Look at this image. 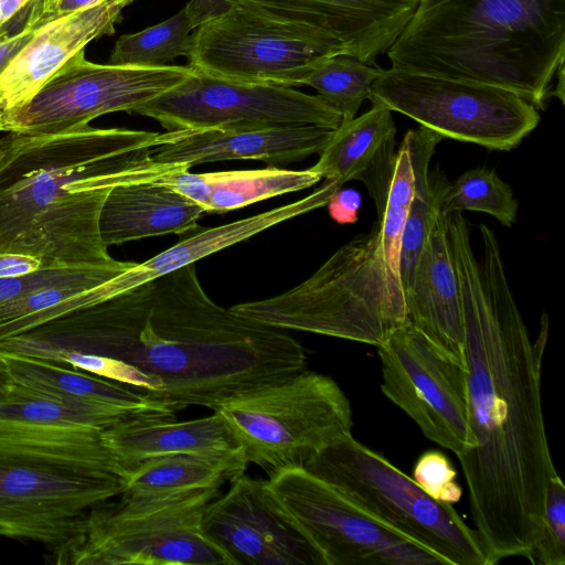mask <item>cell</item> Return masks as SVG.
<instances>
[{
	"label": "cell",
	"instance_id": "6da1fadb",
	"mask_svg": "<svg viewBox=\"0 0 565 565\" xmlns=\"http://www.w3.org/2000/svg\"><path fill=\"white\" fill-rule=\"evenodd\" d=\"M17 350L120 383L175 413L214 412L307 365L285 330L214 302L194 264L30 328Z\"/></svg>",
	"mask_w": 565,
	"mask_h": 565
},
{
	"label": "cell",
	"instance_id": "7a4b0ae2",
	"mask_svg": "<svg viewBox=\"0 0 565 565\" xmlns=\"http://www.w3.org/2000/svg\"><path fill=\"white\" fill-rule=\"evenodd\" d=\"M459 279L469 423L475 445L456 456L476 531L493 565L526 557L540 539L546 490L557 475L545 429L542 365L548 338L543 315L531 340L509 287L499 242L481 224L476 257L461 212L445 216Z\"/></svg>",
	"mask_w": 565,
	"mask_h": 565
},
{
	"label": "cell",
	"instance_id": "3957f363",
	"mask_svg": "<svg viewBox=\"0 0 565 565\" xmlns=\"http://www.w3.org/2000/svg\"><path fill=\"white\" fill-rule=\"evenodd\" d=\"M158 132L85 125L0 139V253L40 256L53 268L118 267L99 232L109 191L190 170L156 161Z\"/></svg>",
	"mask_w": 565,
	"mask_h": 565
},
{
	"label": "cell",
	"instance_id": "277c9868",
	"mask_svg": "<svg viewBox=\"0 0 565 565\" xmlns=\"http://www.w3.org/2000/svg\"><path fill=\"white\" fill-rule=\"evenodd\" d=\"M392 68L484 83L544 108L565 56V0H418Z\"/></svg>",
	"mask_w": 565,
	"mask_h": 565
},
{
	"label": "cell",
	"instance_id": "5b68a950",
	"mask_svg": "<svg viewBox=\"0 0 565 565\" xmlns=\"http://www.w3.org/2000/svg\"><path fill=\"white\" fill-rule=\"evenodd\" d=\"M414 192L408 145L394 153L377 220L335 250L310 277L269 298L234 305L248 319L280 329L381 345L408 322L401 280L404 224Z\"/></svg>",
	"mask_w": 565,
	"mask_h": 565
},
{
	"label": "cell",
	"instance_id": "8992f818",
	"mask_svg": "<svg viewBox=\"0 0 565 565\" xmlns=\"http://www.w3.org/2000/svg\"><path fill=\"white\" fill-rule=\"evenodd\" d=\"M221 487L153 497L120 494L93 507L85 530L54 550L57 564L234 565L203 531L206 505Z\"/></svg>",
	"mask_w": 565,
	"mask_h": 565
},
{
	"label": "cell",
	"instance_id": "52a82bcc",
	"mask_svg": "<svg viewBox=\"0 0 565 565\" xmlns=\"http://www.w3.org/2000/svg\"><path fill=\"white\" fill-rule=\"evenodd\" d=\"M303 468L433 553L441 565H490L476 531L452 504L433 499L413 478L352 434L323 448Z\"/></svg>",
	"mask_w": 565,
	"mask_h": 565
},
{
	"label": "cell",
	"instance_id": "ba28073f",
	"mask_svg": "<svg viewBox=\"0 0 565 565\" xmlns=\"http://www.w3.org/2000/svg\"><path fill=\"white\" fill-rule=\"evenodd\" d=\"M218 412L237 436L248 463L271 475L303 467L315 455L352 434V408L330 376L307 370L239 395Z\"/></svg>",
	"mask_w": 565,
	"mask_h": 565
},
{
	"label": "cell",
	"instance_id": "9c48e42d",
	"mask_svg": "<svg viewBox=\"0 0 565 565\" xmlns=\"http://www.w3.org/2000/svg\"><path fill=\"white\" fill-rule=\"evenodd\" d=\"M367 99L443 138L491 150L513 149L540 122L537 108L512 90L392 67L381 71Z\"/></svg>",
	"mask_w": 565,
	"mask_h": 565
},
{
	"label": "cell",
	"instance_id": "30bf717a",
	"mask_svg": "<svg viewBox=\"0 0 565 565\" xmlns=\"http://www.w3.org/2000/svg\"><path fill=\"white\" fill-rule=\"evenodd\" d=\"M335 55H344L335 40L231 1L192 32L185 57L207 76L298 87L309 71Z\"/></svg>",
	"mask_w": 565,
	"mask_h": 565
},
{
	"label": "cell",
	"instance_id": "8fae6325",
	"mask_svg": "<svg viewBox=\"0 0 565 565\" xmlns=\"http://www.w3.org/2000/svg\"><path fill=\"white\" fill-rule=\"evenodd\" d=\"M267 488L324 565L441 564L429 551L370 514L303 467L269 475Z\"/></svg>",
	"mask_w": 565,
	"mask_h": 565
},
{
	"label": "cell",
	"instance_id": "7c38bea8",
	"mask_svg": "<svg viewBox=\"0 0 565 565\" xmlns=\"http://www.w3.org/2000/svg\"><path fill=\"white\" fill-rule=\"evenodd\" d=\"M194 73L188 65L132 67L68 60L21 108L0 120V131L54 135L109 113H134Z\"/></svg>",
	"mask_w": 565,
	"mask_h": 565
},
{
	"label": "cell",
	"instance_id": "4fadbf2b",
	"mask_svg": "<svg viewBox=\"0 0 565 565\" xmlns=\"http://www.w3.org/2000/svg\"><path fill=\"white\" fill-rule=\"evenodd\" d=\"M122 490L109 472L0 454V535L61 547L83 533L93 507Z\"/></svg>",
	"mask_w": 565,
	"mask_h": 565
},
{
	"label": "cell",
	"instance_id": "5bb4252c",
	"mask_svg": "<svg viewBox=\"0 0 565 565\" xmlns=\"http://www.w3.org/2000/svg\"><path fill=\"white\" fill-rule=\"evenodd\" d=\"M134 113L167 131L206 128L319 126L335 129L341 114L319 95L194 73Z\"/></svg>",
	"mask_w": 565,
	"mask_h": 565
},
{
	"label": "cell",
	"instance_id": "9a60e30c",
	"mask_svg": "<svg viewBox=\"0 0 565 565\" xmlns=\"http://www.w3.org/2000/svg\"><path fill=\"white\" fill-rule=\"evenodd\" d=\"M383 394L424 436L456 456L473 447L466 369L439 352L409 322L377 347Z\"/></svg>",
	"mask_w": 565,
	"mask_h": 565
},
{
	"label": "cell",
	"instance_id": "2e32d148",
	"mask_svg": "<svg viewBox=\"0 0 565 565\" xmlns=\"http://www.w3.org/2000/svg\"><path fill=\"white\" fill-rule=\"evenodd\" d=\"M202 527L234 565H324L266 480L244 473L232 479L226 493L206 505Z\"/></svg>",
	"mask_w": 565,
	"mask_h": 565
},
{
	"label": "cell",
	"instance_id": "e0dca14e",
	"mask_svg": "<svg viewBox=\"0 0 565 565\" xmlns=\"http://www.w3.org/2000/svg\"><path fill=\"white\" fill-rule=\"evenodd\" d=\"M339 42L344 55L371 65L387 53L418 0H230Z\"/></svg>",
	"mask_w": 565,
	"mask_h": 565
},
{
	"label": "cell",
	"instance_id": "ac0fdd59",
	"mask_svg": "<svg viewBox=\"0 0 565 565\" xmlns=\"http://www.w3.org/2000/svg\"><path fill=\"white\" fill-rule=\"evenodd\" d=\"M135 0H100L38 29L0 76V120L24 106L68 60L95 39L115 33Z\"/></svg>",
	"mask_w": 565,
	"mask_h": 565
},
{
	"label": "cell",
	"instance_id": "d6986e66",
	"mask_svg": "<svg viewBox=\"0 0 565 565\" xmlns=\"http://www.w3.org/2000/svg\"><path fill=\"white\" fill-rule=\"evenodd\" d=\"M332 130L319 126L174 130L159 134L150 153L158 162L190 168L238 159L285 164L320 153Z\"/></svg>",
	"mask_w": 565,
	"mask_h": 565
},
{
	"label": "cell",
	"instance_id": "ffe728a7",
	"mask_svg": "<svg viewBox=\"0 0 565 565\" xmlns=\"http://www.w3.org/2000/svg\"><path fill=\"white\" fill-rule=\"evenodd\" d=\"M405 302L408 322L466 369L461 290L440 211L422 248Z\"/></svg>",
	"mask_w": 565,
	"mask_h": 565
},
{
	"label": "cell",
	"instance_id": "44dd1931",
	"mask_svg": "<svg viewBox=\"0 0 565 565\" xmlns=\"http://www.w3.org/2000/svg\"><path fill=\"white\" fill-rule=\"evenodd\" d=\"M341 188L327 180L302 199L232 223L203 228L168 249L131 267L85 292L89 303L106 299L146 281L194 264L206 256L242 243L282 222L326 206Z\"/></svg>",
	"mask_w": 565,
	"mask_h": 565
},
{
	"label": "cell",
	"instance_id": "7402d4cb",
	"mask_svg": "<svg viewBox=\"0 0 565 565\" xmlns=\"http://www.w3.org/2000/svg\"><path fill=\"white\" fill-rule=\"evenodd\" d=\"M100 438L128 473L145 460L168 455L245 458L237 436L216 411L186 422L160 417L121 422L102 429Z\"/></svg>",
	"mask_w": 565,
	"mask_h": 565
},
{
	"label": "cell",
	"instance_id": "603a6c76",
	"mask_svg": "<svg viewBox=\"0 0 565 565\" xmlns=\"http://www.w3.org/2000/svg\"><path fill=\"white\" fill-rule=\"evenodd\" d=\"M204 209L169 186L134 182L114 186L99 216V232L109 247L145 237L182 234L198 228Z\"/></svg>",
	"mask_w": 565,
	"mask_h": 565
},
{
	"label": "cell",
	"instance_id": "cb8c5ba5",
	"mask_svg": "<svg viewBox=\"0 0 565 565\" xmlns=\"http://www.w3.org/2000/svg\"><path fill=\"white\" fill-rule=\"evenodd\" d=\"M396 127L392 111L377 104L332 130L319 160L311 168L322 178L343 185L364 182L372 193L391 173Z\"/></svg>",
	"mask_w": 565,
	"mask_h": 565
},
{
	"label": "cell",
	"instance_id": "d4e9b609",
	"mask_svg": "<svg viewBox=\"0 0 565 565\" xmlns=\"http://www.w3.org/2000/svg\"><path fill=\"white\" fill-rule=\"evenodd\" d=\"M156 417L175 419V413L168 408L74 403L14 382L0 390V428L88 426L104 429L121 422Z\"/></svg>",
	"mask_w": 565,
	"mask_h": 565
},
{
	"label": "cell",
	"instance_id": "484cf974",
	"mask_svg": "<svg viewBox=\"0 0 565 565\" xmlns=\"http://www.w3.org/2000/svg\"><path fill=\"white\" fill-rule=\"evenodd\" d=\"M102 429L88 426L0 428V454L100 470L124 480L127 470L103 444Z\"/></svg>",
	"mask_w": 565,
	"mask_h": 565
},
{
	"label": "cell",
	"instance_id": "4316f807",
	"mask_svg": "<svg viewBox=\"0 0 565 565\" xmlns=\"http://www.w3.org/2000/svg\"><path fill=\"white\" fill-rule=\"evenodd\" d=\"M0 356L8 367L12 382L61 399L129 408L171 409L149 401L126 385L84 371L30 356L2 352Z\"/></svg>",
	"mask_w": 565,
	"mask_h": 565
},
{
	"label": "cell",
	"instance_id": "83f0119b",
	"mask_svg": "<svg viewBox=\"0 0 565 565\" xmlns=\"http://www.w3.org/2000/svg\"><path fill=\"white\" fill-rule=\"evenodd\" d=\"M441 136L420 126L404 136L409 149L414 192L404 224L401 250V280L408 289L422 248L440 211L443 195L449 184L441 171H429L430 159Z\"/></svg>",
	"mask_w": 565,
	"mask_h": 565
},
{
	"label": "cell",
	"instance_id": "f1b7e54d",
	"mask_svg": "<svg viewBox=\"0 0 565 565\" xmlns=\"http://www.w3.org/2000/svg\"><path fill=\"white\" fill-rule=\"evenodd\" d=\"M230 0H190L177 14L116 41L109 64L132 67H163L185 56L192 32L225 11Z\"/></svg>",
	"mask_w": 565,
	"mask_h": 565
},
{
	"label": "cell",
	"instance_id": "f546056e",
	"mask_svg": "<svg viewBox=\"0 0 565 565\" xmlns=\"http://www.w3.org/2000/svg\"><path fill=\"white\" fill-rule=\"evenodd\" d=\"M245 458L168 455L145 460L124 480L121 494L153 497L207 487H221L244 473Z\"/></svg>",
	"mask_w": 565,
	"mask_h": 565
},
{
	"label": "cell",
	"instance_id": "4dcf8cb0",
	"mask_svg": "<svg viewBox=\"0 0 565 565\" xmlns=\"http://www.w3.org/2000/svg\"><path fill=\"white\" fill-rule=\"evenodd\" d=\"M210 196L207 213H225L259 201L312 186L322 177L312 168L289 170L276 167L202 173Z\"/></svg>",
	"mask_w": 565,
	"mask_h": 565
},
{
	"label": "cell",
	"instance_id": "1f68e13d",
	"mask_svg": "<svg viewBox=\"0 0 565 565\" xmlns=\"http://www.w3.org/2000/svg\"><path fill=\"white\" fill-rule=\"evenodd\" d=\"M381 71L353 57L335 55L309 71L301 86L316 89L317 95L341 114L343 121L355 117Z\"/></svg>",
	"mask_w": 565,
	"mask_h": 565
},
{
	"label": "cell",
	"instance_id": "d6a6232c",
	"mask_svg": "<svg viewBox=\"0 0 565 565\" xmlns=\"http://www.w3.org/2000/svg\"><path fill=\"white\" fill-rule=\"evenodd\" d=\"M477 211L494 216L502 225L512 226L518 201L512 189L487 168H476L449 183L440 202V213Z\"/></svg>",
	"mask_w": 565,
	"mask_h": 565
},
{
	"label": "cell",
	"instance_id": "836d02e7",
	"mask_svg": "<svg viewBox=\"0 0 565 565\" xmlns=\"http://www.w3.org/2000/svg\"><path fill=\"white\" fill-rule=\"evenodd\" d=\"M134 265L126 262L118 267H62L43 269L30 275L0 279V306L40 288L71 282L100 285Z\"/></svg>",
	"mask_w": 565,
	"mask_h": 565
},
{
	"label": "cell",
	"instance_id": "e575fe53",
	"mask_svg": "<svg viewBox=\"0 0 565 565\" xmlns=\"http://www.w3.org/2000/svg\"><path fill=\"white\" fill-rule=\"evenodd\" d=\"M525 558L534 565L565 564V486L558 473L546 490L541 536Z\"/></svg>",
	"mask_w": 565,
	"mask_h": 565
},
{
	"label": "cell",
	"instance_id": "d590c367",
	"mask_svg": "<svg viewBox=\"0 0 565 565\" xmlns=\"http://www.w3.org/2000/svg\"><path fill=\"white\" fill-rule=\"evenodd\" d=\"M456 476V469L443 451L427 450L417 458L412 478L433 499L454 504L462 497Z\"/></svg>",
	"mask_w": 565,
	"mask_h": 565
},
{
	"label": "cell",
	"instance_id": "8d00e7d4",
	"mask_svg": "<svg viewBox=\"0 0 565 565\" xmlns=\"http://www.w3.org/2000/svg\"><path fill=\"white\" fill-rule=\"evenodd\" d=\"M36 0H0V42L32 28Z\"/></svg>",
	"mask_w": 565,
	"mask_h": 565
},
{
	"label": "cell",
	"instance_id": "74e56055",
	"mask_svg": "<svg viewBox=\"0 0 565 565\" xmlns=\"http://www.w3.org/2000/svg\"><path fill=\"white\" fill-rule=\"evenodd\" d=\"M43 269L53 267L40 256L15 252L0 253V279L21 277Z\"/></svg>",
	"mask_w": 565,
	"mask_h": 565
},
{
	"label": "cell",
	"instance_id": "f35d334b",
	"mask_svg": "<svg viewBox=\"0 0 565 565\" xmlns=\"http://www.w3.org/2000/svg\"><path fill=\"white\" fill-rule=\"evenodd\" d=\"M362 198L354 189L339 188L329 199L327 206L330 216L341 225L353 224L359 218Z\"/></svg>",
	"mask_w": 565,
	"mask_h": 565
},
{
	"label": "cell",
	"instance_id": "ab89813d",
	"mask_svg": "<svg viewBox=\"0 0 565 565\" xmlns=\"http://www.w3.org/2000/svg\"><path fill=\"white\" fill-rule=\"evenodd\" d=\"M99 1L100 0H53L44 9L33 28L38 29L51 20L85 9Z\"/></svg>",
	"mask_w": 565,
	"mask_h": 565
},
{
	"label": "cell",
	"instance_id": "60d3db41",
	"mask_svg": "<svg viewBox=\"0 0 565 565\" xmlns=\"http://www.w3.org/2000/svg\"><path fill=\"white\" fill-rule=\"evenodd\" d=\"M34 31V28H30L18 35L0 42V76L7 70L12 60L31 40Z\"/></svg>",
	"mask_w": 565,
	"mask_h": 565
},
{
	"label": "cell",
	"instance_id": "b9f144b4",
	"mask_svg": "<svg viewBox=\"0 0 565 565\" xmlns=\"http://www.w3.org/2000/svg\"><path fill=\"white\" fill-rule=\"evenodd\" d=\"M556 76L558 78V83L556 85V90L553 93L559 100L564 104V62L559 64Z\"/></svg>",
	"mask_w": 565,
	"mask_h": 565
},
{
	"label": "cell",
	"instance_id": "7bdbcfd3",
	"mask_svg": "<svg viewBox=\"0 0 565 565\" xmlns=\"http://www.w3.org/2000/svg\"><path fill=\"white\" fill-rule=\"evenodd\" d=\"M12 383L8 367L0 356V390L8 387Z\"/></svg>",
	"mask_w": 565,
	"mask_h": 565
},
{
	"label": "cell",
	"instance_id": "ee69618b",
	"mask_svg": "<svg viewBox=\"0 0 565 565\" xmlns=\"http://www.w3.org/2000/svg\"><path fill=\"white\" fill-rule=\"evenodd\" d=\"M53 0H36L32 17L31 26L33 28L39 18L41 17L44 9L52 2Z\"/></svg>",
	"mask_w": 565,
	"mask_h": 565
}]
</instances>
